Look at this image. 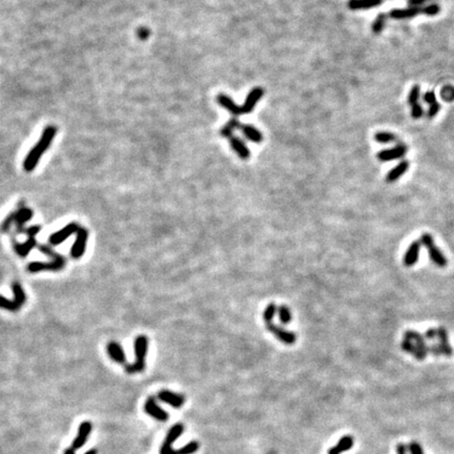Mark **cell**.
<instances>
[{"label": "cell", "instance_id": "cell-1", "mask_svg": "<svg viewBox=\"0 0 454 454\" xmlns=\"http://www.w3.org/2000/svg\"><path fill=\"white\" fill-rule=\"evenodd\" d=\"M57 133V128L55 126H49L43 130L39 140L23 160V170L28 173L33 172L36 168L40 161V158L51 146Z\"/></svg>", "mask_w": 454, "mask_h": 454}, {"label": "cell", "instance_id": "cell-2", "mask_svg": "<svg viewBox=\"0 0 454 454\" xmlns=\"http://www.w3.org/2000/svg\"><path fill=\"white\" fill-rule=\"evenodd\" d=\"M38 249L43 253L44 255L52 258V261L44 263V262H32L28 266V270L30 272L36 273L40 271H59L65 268L66 261L64 256L56 253L54 249L51 248V246L47 244H40L38 245Z\"/></svg>", "mask_w": 454, "mask_h": 454}, {"label": "cell", "instance_id": "cell-3", "mask_svg": "<svg viewBox=\"0 0 454 454\" xmlns=\"http://www.w3.org/2000/svg\"><path fill=\"white\" fill-rule=\"evenodd\" d=\"M133 347H135L136 360L132 364L127 365L126 366V370L128 373H130V375L142 372L145 369V359H146L147 349H148L147 337L145 335H139L135 340Z\"/></svg>", "mask_w": 454, "mask_h": 454}, {"label": "cell", "instance_id": "cell-4", "mask_svg": "<svg viewBox=\"0 0 454 454\" xmlns=\"http://www.w3.org/2000/svg\"><path fill=\"white\" fill-rule=\"evenodd\" d=\"M13 293H14V299L13 300H7L6 298L0 296V308L6 309L15 313V311H18L23 305L26 301V296L25 292L22 288L21 285L19 283L15 282L13 284Z\"/></svg>", "mask_w": 454, "mask_h": 454}, {"label": "cell", "instance_id": "cell-5", "mask_svg": "<svg viewBox=\"0 0 454 454\" xmlns=\"http://www.w3.org/2000/svg\"><path fill=\"white\" fill-rule=\"evenodd\" d=\"M421 243L427 248V251H428V255L430 257V259L431 261L435 264V265H438L440 267H445V266H447L448 264V261L446 259V257H445L442 252L440 251V248H438L435 246L434 244V241H433V238L431 235L429 234H424L421 238Z\"/></svg>", "mask_w": 454, "mask_h": 454}, {"label": "cell", "instance_id": "cell-6", "mask_svg": "<svg viewBox=\"0 0 454 454\" xmlns=\"http://www.w3.org/2000/svg\"><path fill=\"white\" fill-rule=\"evenodd\" d=\"M40 228L41 227L39 225H35V226H31L29 228L24 229V233L29 236V239H28V241H25L21 244H19V243L14 244V249L17 255L24 258L29 255V253L32 251L33 248L37 246L36 235L40 231Z\"/></svg>", "mask_w": 454, "mask_h": 454}, {"label": "cell", "instance_id": "cell-7", "mask_svg": "<svg viewBox=\"0 0 454 454\" xmlns=\"http://www.w3.org/2000/svg\"><path fill=\"white\" fill-rule=\"evenodd\" d=\"M266 329L275 336V339H278L285 345L290 346L297 342V334L295 332L286 330V329L279 325H275L273 323L266 324Z\"/></svg>", "mask_w": 454, "mask_h": 454}, {"label": "cell", "instance_id": "cell-8", "mask_svg": "<svg viewBox=\"0 0 454 454\" xmlns=\"http://www.w3.org/2000/svg\"><path fill=\"white\" fill-rule=\"evenodd\" d=\"M184 431V426L182 424H176L174 425L171 430L168 431L166 438L162 444L161 449H160V454H172L173 452V444L180 438Z\"/></svg>", "mask_w": 454, "mask_h": 454}, {"label": "cell", "instance_id": "cell-9", "mask_svg": "<svg viewBox=\"0 0 454 454\" xmlns=\"http://www.w3.org/2000/svg\"><path fill=\"white\" fill-rule=\"evenodd\" d=\"M87 239H88L87 230L83 227H80L76 234L75 243H74L72 249H70V256H72L73 259H80V258L84 255L85 249H86Z\"/></svg>", "mask_w": 454, "mask_h": 454}, {"label": "cell", "instance_id": "cell-10", "mask_svg": "<svg viewBox=\"0 0 454 454\" xmlns=\"http://www.w3.org/2000/svg\"><path fill=\"white\" fill-rule=\"evenodd\" d=\"M144 410L149 416L159 422H166L168 417H170V414L157 404V400L154 396H150L146 399L144 404Z\"/></svg>", "mask_w": 454, "mask_h": 454}, {"label": "cell", "instance_id": "cell-11", "mask_svg": "<svg viewBox=\"0 0 454 454\" xmlns=\"http://www.w3.org/2000/svg\"><path fill=\"white\" fill-rule=\"evenodd\" d=\"M79 228H80V226L77 223H69V224L65 225L62 229L51 235V237L49 239V242L54 246L59 245L62 242H65V240L72 236L73 234H77Z\"/></svg>", "mask_w": 454, "mask_h": 454}, {"label": "cell", "instance_id": "cell-12", "mask_svg": "<svg viewBox=\"0 0 454 454\" xmlns=\"http://www.w3.org/2000/svg\"><path fill=\"white\" fill-rule=\"evenodd\" d=\"M407 154V146L398 144L392 148L383 149L378 154V159L382 162L393 161V160L403 158Z\"/></svg>", "mask_w": 454, "mask_h": 454}, {"label": "cell", "instance_id": "cell-13", "mask_svg": "<svg viewBox=\"0 0 454 454\" xmlns=\"http://www.w3.org/2000/svg\"><path fill=\"white\" fill-rule=\"evenodd\" d=\"M93 429V426L91 422H83L80 424L79 429H78V434L75 438V440L72 443V447L74 450H78L80 448H82L85 443L87 442L88 436H90V433Z\"/></svg>", "mask_w": 454, "mask_h": 454}, {"label": "cell", "instance_id": "cell-14", "mask_svg": "<svg viewBox=\"0 0 454 454\" xmlns=\"http://www.w3.org/2000/svg\"><path fill=\"white\" fill-rule=\"evenodd\" d=\"M263 95H264V90L262 87L253 88V90L247 95L246 100L242 106V114L252 113L255 110L257 103L259 102V100L263 97Z\"/></svg>", "mask_w": 454, "mask_h": 454}, {"label": "cell", "instance_id": "cell-15", "mask_svg": "<svg viewBox=\"0 0 454 454\" xmlns=\"http://www.w3.org/2000/svg\"><path fill=\"white\" fill-rule=\"evenodd\" d=\"M158 397L160 400H162L163 403L168 404L174 408H181L185 403V397L182 394L175 393L170 390H162L160 391Z\"/></svg>", "mask_w": 454, "mask_h": 454}, {"label": "cell", "instance_id": "cell-16", "mask_svg": "<svg viewBox=\"0 0 454 454\" xmlns=\"http://www.w3.org/2000/svg\"><path fill=\"white\" fill-rule=\"evenodd\" d=\"M217 101L218 103L222 106V108L225 109L227 112H229L234 117H237V116L242 114V108L234 101L233 98H230L229 96L225 94H220L217 97Z\"/></svg>", "mask_w": 454, "mask_h": 454}, {"label": "cell", "instance_id": "cell-17", "mask_svg": "<svg viewBox=\"0 0 454 454\" xmlns=\"http://www.w3.org/2000/svg\"><path fill=\"white\" fill-rule=\"evenodd\" d=\"M422 7V6H421ZM421 7L409 6L407 8H393L389 13V16L392 19L402 20V19H410L413 17L421 14Z\"/></svg>", "mask_w": 454, "mask_h": 454}, {"label": "cell", "instance_id": "cell-18", "mask_svg": "<svg viewBox=\"0 0 454 454\" xmlns=\"http://www.w3.org/2000/svg\"><path fill=\"white\" fill-rule=\"evenodd\" d=\"M106 350H108V354L114 362L118 364L127 363L126 353H124V350L119 343L114 341L110 342L108 346H106Z\"/></svg>", "mask_w": 454, "mask_h": 454}, {"label": "cell", "instance_id": "cell-19", "mask_svg": "<svg viewBox=\"0 0 454 454\" xmlns=\"http://www.w3.org/2000/svg\"><path fill=\"white\" fill-rule=\"evenodd\" d=\"M354 445V439L351 435H344L340 439V441L337 442L334 446H332L330 449L328 450V454H342L343 452H346L350 450Z\"/></svg>", "mask_w": 454, "mask_h": 454}, {"label": "cell", "instance_id": "cell-20", "mask_svg": "<svg viewBox=\"0 0 454 454\" xmlns=\"http://www.w3.org/2000/svg\"><path fill=\"white\" fill-rule=\"evenodd\" d=\"M420 251H421V241H414L410 244V246L408 247L407 252L404 256V259H403L405 266L410 267V266H413L417 262L418 256H420Z\"/></svg>", "mask_w": 454, "mask_h": 454}, {"label": "cell", "instance_id": "cell-21", "mask_svg": "<svg viewBox=\"0 0 454 454\" xmlns=\"http://www.w3.org/2000/svg\"><path fill=\"white\" fill-rule=\"evenodd\" d=\"M14 212H15V224L17 226V229H18L19 231H23L24 233L23 226L26 222H29L32 219V217L34 215L33 210L28 207H23Z\"/></svg>", "mask_w": 454, "mask_h": 454}, {"label": "cell", "instance_id": "cell-22", "mask_svg": "<svg viewBox=\"0 0 454 454\" xmlns=\"http://www.w3.org/2000/svg\"><path fill=\"white\" fill-rule=\"evenodd\" d=\"M230 146L234 149L235 153L242 160H247V159H249V157H251V151H249V148L240 138H238V137L230 138Z\"/></svg>", "mask_w": 454, "mask_h": 454}, {"label": "cell", "instance_id": "cell-23", "mask_svg": "<svg viewBox=\"0 0 454 454\" xmlns=\"http://www.w3.org/2000/svg\"><path fill=\"white\" fill-rule=\"evenodd\" d=\"M383 3V0H349L348 6L350 10H368L371 7L379 6Z\"/></svg>", "mask_w": 454, "mask_h": 454}, {"label": "cell", "instance_id": "cell-24", "mask_svg": "<svg viewBox=\"0 0 454 454\" xmlns=\"http://www.w3.org/2000/svg\"><path fill=\"white\" fill-rule=\"evenodd\" d=\"M241 131L248 140H251L254 143L258 144L261 143L263 141L262 132L257 128L252 126V124H244V126H241Z\"/></svg>", "mask_w": 454, "mask_h": 454}, {"label": "cell", "instance_id": "cell-25", "mask_svg": "<svg viewBox=\"0 0 454 454\" xmlns=\"http://www.w3.org/2000/svg\"><path fill=\"white\" fill-rule=\"evenodd\" d=\"M409 168V162L404 160V161L399 162L396 166H394L392 170H391L387 176H386V181L389 183H392L396 180H398L400 177H402Z\"/></svg>", "mask_w": 454, "mask_h": 454}, {"label": "cell", "instance_id": "cell-26", "mask_svg": "<svg viewBox=\"0 0 454 454\" xmlns=\"http://www.w3.org/2000/svg\"><path fill=\"white\" fill-rule=\"evenodd\" d=\"M238 129H241V123H240V121L236 117H234V118H231L225 124V126L221 129L220 133L222 137L230 139L234 137V131L237 130Z\"/></svg>", "mask_w": 454, "mask_h": 454}, {"label": "cell", "instance_id": "cell-27", "mask_svg": "<svg viewBox=\"0 0 454 454\" xmlns=\"http://www.w3.org/2000/svg\"><path fill=\"white\" fill-rule=\"evenodd\" d=\"M277 314H278V306L275 305L274 302L269 303V304L266 306L264 313H263V320H264L265 324L272 323V320Z\"/></svg>", "mask_w": 454, "mask_h": 454}, {"label": "cell", "instance_id": "cell-28", "mask_svg": "<svg viewBox=\"0 0 454 454\" xmlns=\"http://www.w3.org/2000/svg\"><path fill=\"white\" fill-rule=\"evenodd\" d=\"M199 448H200L199 443L195 441H192L189 444H186L185 446L177 449V450H173L172 454H194L199 450Z\"/></svg>", "mask_w": 454, "mask_h": 454}, {"label": "cell", "instance_id": "cell-29", "mask_svg": "<svg viewBox=\"0 0 454 454\" xmlns=\"http://www.w3.org/2000/svg\"><path fill=\"white\" fill-rule=\"evenodd\" d=\"M278 316H279L280 322L284 325H287L291 322V319H292L291 311H290L289 307L286 305L278 306Z\"/></svg>", "mask_w": 454, "mask_h": 454}, {"label": "cell", "instance_id": "cell-30", "mask_svg": "<svg viewBox=\"0 0 454 454\" xmlns=\"http://www.w3.org/2000/svg\"><path fill=\"white\" fill-rule=\"evenodd\" d=\"M375 140L379 143L382 144H387L390 143V142H393L396 140V136L392 132H388V131H379L375 135Z\"/></svg>", "mask_w": 454, "mask_h": 454}, {"label": "cell", "instance_id": "cell-31", "mask_svg": "<svg viewBox=\"0 0 454 454\" xmlns=\"http://www.w3.org/2000/svg\"><path fill=\"white\" fill-rule=\"evenodd\" d=\"M386 20H387V15L386 14H384V13L379 14L377 16L376 20L373 21V24H372L373 33L380 34L383 31V29H384V26L386 24Z\"/></svg>", "mask_w": 454, "mask_h": 454}, {"label": "cell", "instance_id": "cell-32", "mask_svg": "<svg viewBox=\"0 0 454 454\" xmlns=\"http://www.w3.org/2000/svg\"><path fill=\"white\" fill-rule=\"evenodd\" d=\"M420 95H421V87L420 85H413L410 90V93L408 95V103L411 106L415 103H418V99H420Z\"/></svg>", "mask_w": 454, "mask_h": 454}, {"label": "cell", "instance_id": "cell-33", "mask_svg": "<svg viewBox=\"0 0 454 454\" xmlns=\"http://www.w3.org/2000/svg\"><path fill=\"white\" fill-rule=\"evenodd\" d=\"M440 11H441L440 5L435 4V3H432V4L421 7V14H425V15H428V16L438 15L440 13Z\"/></svg>", "mask_w": 454, "mask_h": 454}, {"label": "cell", "instance_id": "cell-34", "mask_svg": "<svg viewBox=\"0 0 454 454\" xmlns=\"http://www.w3.org/2000/svg\"><path fill=\"white\" fill-rule=\"evenodd\" d=\"M15 223V212H12L11 215H8L4 221L1 223V225H0V230L2 231V233H5V231H7L8 229H10L11 225Z\"/></svg>", "mask_w": 454, "mask_h": 454}, {"label": "cell", "instance_id": "cell-35", "mask_svg": "<svg viewBox=\"0 0 454 454\" xmlns=\"http://www.w3.org/2000/svg\"><path fill=\"white\" fill-rule=\"evenodd\" d=\"M424 114V109L420 103H415L411 106V116L414 119L421 118Z\"/></svg>", "mask_w": 454, "mask_h": 454}, {"label": "cell", "instance_id": "cell-36", "mask_svg": "<svg viewBox=\"0 0 454 454\" xmlns=\"http://www.w3.org/2000/svg\"><path fill=\"white\" fill-rule=\"evenodd\" d=\"M440 109H441V104L438 101H436L435 103H433V104H431L429 106V110H428V113H427V115H428L429 118H433L434 116H436L439 114Z\"/></svg>", "mask_w": 454, "mask_h": 454}, {"label": "cell", "instance_id": "cell-37", "mask_svg": "<svg viewBox=\"0 0 454 454\" xmlns=\"http://www.w3.org/2000/svg\"><path fill=\"white\" fill-rule=\"evenodd\" d=\"M424 101L428 104H433L436 102V96L433 91H428L424 95Z\"/></svg>", "mask_w": 454, "mask_h": 454}, {"label": "cell", "instance_id": "cell-38", "mask_svg": "<svg viewBox=\"0 0 454 454\" xmlns=\"http://www.w3.org/2000/svg\"><path fill=\"white\" fill-rule=\"evenodd\" d=\"M425 2H427V0H408V4L409 6H413V7H421Z\"/></svg>", "mask_w": 454, "mask_h": 454}, {"label": "cell", "instance_id": "cell-39", "mask_svg": "<svg viewBox=\"0 0 454 454\" xmlns=\"http://www.w3.org/2000/svg\"><path fill=\"white\" fill-rule=\"evenodd\" d=\"M396 454H407V446L405 444H397L395 448Z\"/></svg>", "mask_w": 454, "mask_h": 454}, {"label": "cell", "instance_id": "cell-40", "mask_svg": "<svg viewBox=\"0 0 454 454\" xmlns=\"http://www.w3.org/2000/svg\"><path fill=\"white\" fill-rule=\"evenodd\" d=\"M65 454H76V450H74L73 448H68L65 451Z\"/></svg>", "mask_w": 454, "mask_h": 454}, {"label": "cell", "instance_id": "cell-41", "mask_svg": "<svg viewBox=\"0 0 454 454\" xmlns=\"http://www.w3.org/2000/svg\"><path fill=\"white\" fill-rule=\"evenodd\" d=\"M97 453H98V452H97V450H96V449H91V450L86 451L84 454H97Z\"/></svg>", "mask_w": 454, "mask_h": 454}]
</instances>
